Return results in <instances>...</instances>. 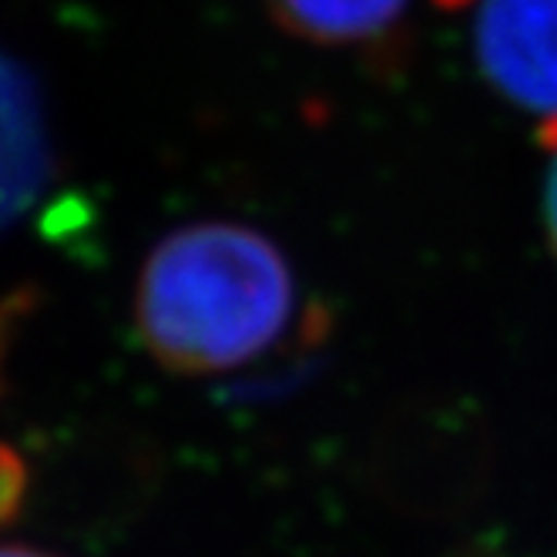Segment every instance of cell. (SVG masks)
<instances>
[{"instance_id":"obj_1","label":"cell","mask_w":557,"mask_h":557,"mask_svg":"<svg viewBox=\"0 0 557 557\" xmlns=\"http://www.w3.org/2000/svg\"><path fill=\"white\" fill-rule=\"evenodd\" d=\"M296 278L272 238L238 222L169 232L141 265L135 326L158 367L212 376L252 363L286 333Z\"/></svg>"},{"instance_id":"obj_2","label":"cell","mask_w":557,"mask_h":557,"mask_svg":"<svg viewBox=\"0 0 557 557\" xmlns=\"http://www.w3.org/2000/svg\"><path fill=\"white\" fill-rule=\"evenodd\" d=\"M473 48L497 91L557 117V0H476Z\"/></svg>"},{"instance_id":"obj_3","label":"cell","mask_w":557,"mask_h":557,"mask_svg":"<svg viewBox=\"0 0 557 557\" xmlns=\"http://www.w3.org/2000/svg\"><path fill=\"white\" fill-rule=\"evenodd\" d=\"M51 178V141L30 77L0 54V228L37 202Z\"/></svg>"},{"instance_id":"obj_4","label":"cell","mask_w":557,"mask_h":557,"mask_svg":"<svg viewBox=\"0 0 557 557\" xmlns=\"http://www.w3.org/2000/svg\"><path fill=\"white\" fill-rule=\"evenodd\" d=\"M410 0H265L272 21L320 48L380 45L404 21Z\"/></svg>"},{"instance_id":"obj_5","label":"cell","mask_w":557,"mask_h":557,"mask_svg":"<svg viewBox=\"0 0 557 557\" xmlns=\"http://www.w3.org/2000/svg\"><path fill=\"white\" fill-rule=\"evenodd\" d=\"M544 215H547V232L557 246V158H554V169L547 175V195H544Z\"/></svg>"},{"instance_id":"obj_6","label":"cell","mask_w":557,"mask_h":557,"mask_svg":"<svg viewBox=\"0 0 557 557\" xmlns=\"http://www.w3.org/2000/svg\"><path fill=\"white\" fill-rule=\"evenodd\" d=\"M11 326H14V312H11V302H0V380H4V360H8Z\"/></svg>"},{"instance_id":"obj_7","label":"cell","mask_w":557,"mask_h":557,"mask_svg":"<svg viewBox=\"0 0 557 557\" xmlns=\"http://www.w3.org/2000/svg\"><path fill=\"white\" fill-rule=\"evenodd\" d=\"M0 557H54V554H45L37 547H24V544H0Z\"/></svg>"}]
</instances>
